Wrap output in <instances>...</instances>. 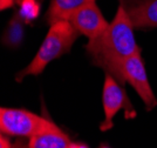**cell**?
<instances>
[{
	"mask_svg": "<svg viewBox=\"0 0 157 148\" xmlns=\"http://www.w3.org/2000/svg\"><path fill=\"white\" fill-rule=\"evenodd\" d=\"M15 4L14 0H1V11L6 10V8H10L12 7Z\"/></svg>",
	"mask_w": 157,
	"mask_h": 148,
	"instance_id": "cell-13",
	"label": "cell"
},
{
	"mask_svg": "<svg viewBox=\"0 0 157 148\" xmlns=\"http://www.w3.org/2000/svg\"><path fill=\"white\" fill-rule=\"evenodd\" d=\"M68 148H89V147L87 145H85V143H82V142H72Z\"/></svg>",
	"mask_w": 157,
	"mask_h": 148,
	"instance_id": "cell-15",
	"label": "cell"
},
{
	"mask_svg": "<svg viewBox=\"0 0 157 148\" xmlns=\"http://www.w3.org/2000/svg\"><path fill=\"white\" fill-rule=\"evenodd\" d=\"M19 5V14L25 22H29L39 15L40 6L38 0H22Z\"/></svg>",
	"mask_w": 157,
	"mask_h": 148,
	"instance_id": "cell-11",
	"label": "cell"
},
{
	"mask_svg": "<svg viewBox=\"0 0 157 148\" xmlns=\"http://www.w3.org/2000/svg\"><path fill=\"white\" fill-rule=\"evenodd\" d=\"M96 0H52L46 14V21L52 25L60 20H68L78 8L95 2Z\"/></svg>",
	"mask_w": 157,
	"mask_h": 148,
	"instance_id": "cell-9",
	"label": "cell"
},
{
	"mask_svg": "<svg viewBox=\"0 0 157 148\" xmlns=\"http://www.w3.org/2000/svg\"><path fill=\"white\" fill-rule=\"evenodd\" d=\"M134 28L157 27V0H120Z\"/></svg>",
	"mask_w": 157,
	"mask_h": 148,
	"instance_id": "cell-7",
	"label": "cell"
},
{
	"mask_svg": "<svg viewBox=\"0 0 157 148\" xmlns=\"http://www.w3.org/2000/svg\"><path fill=\"white\" fill-rule=\"evenodd\" d=\"M134 30L128 14L120 5L108 28L96 39L88 40L86 48L93 64L114 77L117 66L124 59L141 52Z\"/></svg>",
	"mask_w": 157,
	"mask_h": 148,
	"instance_id": "cell-1",
	"label": "cell"
},
{
	"mask_svg": "<svg viewBox=\"0 0 157 148\" xmlns=\"http://www.w3.org/2000/svg\"><path fill=\"white\" fill-rule=\"evenodd\" d=\"M14 1H15V4H18V5H19V4H20V2H21V1H22V0H14ZM38 1H39V2H40L41 0H38Z\"/></svg>",
	"mask_w": 157,
	"mask_h": 148,
	"instance_id": "cell-16",
	"label": "cell"
},
{
	"mask_svg": "<svg viewBox=\"0 0 157 148\" xmlns=\"http://www.w3.org/2000/svg\"><path fill=\"white\" fill-rule=\"evenodd\" d=\"M0 148H13L12 143L10 141V139L7 138V135L1 134L0 136Z\"/></svg>",
	"mask_w": 157,
	"mask_h": 148,
	"instance_id": "cell-12",
	"label": "cell"
},
{
	"mask_svg": "<svg viewBox=\"0 0 157 148\" xmlns=\"http://www.w3.org/2000/svg\"><path fill=\"white\" fill-rule=\"evenodd\" d=\"M24 20L20 17L19 12L15 13L7 26L2 41L8 47H18L24 37Z\"/></svg>",
	"mask_w": 157,
	"mask_h": 148,
	"instance_id": "cell-10",
	"label": "cell"
},
{
	"mask_svg": "<svg viewBox=\"0 0 157 148\" xmlns=\"http://www.w3.org/2000/svg\"><path fill=\"white\" fill-rule=\"evenodd\" d=\"M71 139L54 123L29 138L28 148H68Z\"/></svg>",
	"mask_w": 157,
	"mask_h": 148,
	"instance_id": "cell-8",
	"label": "cell"
},
{
	"mask_svg": "<svg viewBox=\"0 0 157 148\" xmlns=\"http://www.w3.org/2000/svg\"><path fill=\"white\" fill-rule=\"evenodd\" d=\"M13 148H28V143L26 145V142L24 141L22 139H20L13 145Z\"/></svg>",
	"mask_w": 157,
	"mask_h": 148,
	"instance_id": "cell-14",
	"label": "cell"
},
{
	"mask_svg": "<svg viewBox=\"0 0 157 148\" xmlns=\"http://www.w3.org/2000/svg\"><path fill=\"white\" fill-rule=\"evenodd\" d=\"M78 34L80 33L75 30L69 20H60L52 24L35 57L31 64L17 74L15 80L21 81L28 75L41 74L49 62L71 51Z\"/></svg>",
	"mask_w": 157,
	"mask_h": 148,
	"instance_id": "cell-2",
	"label": "cell"
},
{
	"mask_svg": "<svg viewBox=\"0 0 157 148\" xmlns=\"http://www.w3.org/2000/svg\"><path fill=\"white\" fill-rule=\"evenodd\" d=\"M69 21L80 34H83L88 40L100 37L108 28V22L95 2L78 8L69 17Z\"/></svg>",
	"mask_w": 157,
	"mask_h": 148,
	"instance_id": "cell-6",
	"label": "cell"
},
{
	"mask_svg": "<svg viewBox=\"0 0 157 148\" xmlns=\"http://www.w3.org/2000/svg\"><path fill=\"white\" fill-rule=\"evenodd\" d=\"M102 102L105 110V120L100 125L102 132L109 130L113 127V119L117 114L118 110H125V118H134L135 110L131 106L129 99L125 95V92L122 85L110 74H105Z\"/></svg>",
	"mask_w": 157,
	"mask_h": 148,
	"instance_id": "cell-5",
	"label": "cell"
},
{
	"mask_svg": "<svg viewBox=\"0 0 157 148\" xmlns=\"http://www.w3.org/2000/svg\"><path fill=\"white\" fill-rule=\"evenodd\" d=\"M100 148H110V147H108V146H101Z\"/></svg>",
	"mask_w": 157,
	"mask_h": 148,
	"instance_id": "cell-17",
	"label": "cell"
},
{
	"mask_svg": "<svg viewBox=\"0 0 157 148\" xmlns=\"http://www.w3.org/2000/svg\"><path fill=\"white\" fill-rule=\"evenodd\" d=\"M114 78L121 85L129 82L142 99V101L145 105V108L148 110H152L157 106V99L154 95V92L149 84L143 59L141 57V52H137L136 54L124 59L118 65Z\"/></svg>",
	"mask_w": 157,
	"mask_h": 148,
	"instance_id": "cell-4",
	"label": "cell"
},
{
	"mask_svg": "<svg viewBox=\"0 0 157 148\" xmlns=\"http://www.w3.org/2000/svg\"><path fill=\"white\" fill-rule=\"evenodd\" d=\"M53 125L48 119L29 110L6 107L0 110V132L4 135L29 139Z\"/></svg>",
	"mask_w": 157,
	"mask_h": 148,
	"instance_id": "cell-3",
	"label": "cell"
}]
</instances>
